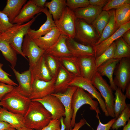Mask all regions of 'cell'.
Here are the masks:
<instances>
[{"mask_svg":"<svg viewBox=\"0 0 130 130\" xmlns=\"http://www.w3.org/2000/svg\"><path fill=\"white\" fill-rule=\"evenodd\" d=\"M24 118L25 127L36 130L42 129L52 119L51 114L41 103L33 100Z\"/></svg>","mask_w":130,"mask_h":130,"instance_id":"cell-1","label":"cell"},{"mask_svg":"<svg viewBox=\"0 0 130 130\" xmlns=\"http://www.w3.org/2000/svg\"><path fill=\"white\" fill-rule=\"evenodd\" d=\"M41 13L37 14L33 18L25 24H17L10 28L4 33H2L0 38L7 40L17 54L21 55L27 59L22 53L21 47L24 38L27 34L28 29L37 17Z\"/></svg>","mask_w":130,"mask_h":130,"instance_id":"cell-2","label":"cell"},{"mask_svg":"<svg viewBox=\"0 0 130 130\" xmlns=\"http://www.w3.org/2000/svg\"><path fill=\"white\" fill-rule=\"evenodd\" d=\"M31 100L23 95L15 87L6 94L0 101L3 108L13 113L24 115L27 111Z\"/></svg>","mask_w":130,"mask_h":130,"instance_id":"cell-3","label":"cell"},{"mask_svg":"<svg viewBox=\"0 0 130 130\" xmlns=\"http://www.w3.org/2000/svg\"><path fill=\"white\" fill-rule=\"evenodd\" d=\"M93 98L89 93L86 92L81 88L77 87L72 98V108L73 114L70 123L71 128L73 127L76 123V118L78 110L84 104L89 105L90 109L95 111L97 114L101 113L98 107V101L93 100Z\"/></svg>","mask_w":130,"mask_h":130,"instance_id":"cell-4","label":"cell"},{"mask_svg":"<svg viewBox=\"0 0 130 130\" xmlns=\"http://www.w3.org/2000/svg\"><path fill=\"white\" fill-rule=\"evenodd\" d=\"M94 86L100 91L104 100L109 116L115 117L114 104L115 97L113 90L106 81L96 71L91 81Z\"/></svg>","mask_w":130,"mask_h":130,"instance_id":"cell-5","label":"cell"},{"mask_svg":"<svg viewBox=\"0 0 130 130\" xmlns=\"http://www.w3.org/2000/svg\"><path fill=\"white\" fill-rule=\"evenodd\" d=\"M77 19L73 10L66 6L59 19L54 22L61 34L74 39L76 34Z\"/></svg>","mask_w":130,"mask_h":130,"instance_id":"cell-6","label":"cell"},{"mask_svg":"<svg viewBox=\"0 0 130 130\" xmlns=\"http://www.w3.org/2000/svg\"><path fill=\"white\" fill-rule=\"evenodd\" d=\"M99 38L91 24L82 20L77 18L75 38L86 45L93 47L95 45Z\"/></svg>","mask_w":130,"mask_h":130,"instance_id":"cell-7","label":"cell"},{"mask_svg":"<svg viewBox=\"0 0 130 130\" xmlns=\"http://www.w3.org/2000/svg\"><path fill=\"white\" fill-rule=\"evenodd\" d=\"M21 49L23 55L28 58L29 69L31 73L41 58L44 54L46 50L38 46L33 40L27 34L25 35L24 38Z\"/></svg>","mask_w":130,"mask_h":130,"instance_id":"cell-8","label":"cell"},{"mask_svg":"<svg viewBox=\"0 0 130 130\" xmlns=\"http://www.w3.org/2000/svg\"><path fill=\"white\" fill-rule=\"evenodd\" d=\"M114 72V84L124 92L126 86L130 82V58L120 59L117 65Z\"/></svg>","mask_w":130,"mask_h":130,"instance_id":"cell-9","label":"cell"},{"mask_svg":"<svg viewBox=\"0 0 130 130\" xmlns=\"http://www.w3.org/2000/svg\"><path fill=\"white\" fill-rule=\"evenodd\" d=\"M69 86H76L88 91L98 100L102 111L106 117L109 116L104 100L99 92L92 84L91 81L81 76H74L69 84Z\"/></svg>","mask_w":130,"mask_h":130,"instance_id":"cell-10","label":"cell"},{"mask_svg":"<svg viewBox=\"0 0 130 130\" xmlns=\"http://www.w3.org/2000/svg\"><path fill=\"white\" fill-rule=\"evenodd\" d=\"M77 88L74 86H69L66 90L63 93H53L51 94L57 97L63 105L65 109V118L64 122L66 127L65 130L71 129L70 123L73 116L72 101L73 95Z\"/></svg>","mask_w":130,"mask_h":130,"instance_id":"cell-11","label":"cell"},{"mask_svg":"<svg viewBox=\"0 0 130 130\" xmlns=\"http://www.w3.org/2000/svg\"><path fill=\"white\" fill-rule=\"evenodd\" d=\"M57 75L48 81L35 79L32 84V92L29 97L30 99L32 100L42 98L54 93Z\"/></svg>","mask_w":130,"mask_h":130,"instance_id":"cell-12","label":"cell"},{"mask_svg":"<svg viewBox=\"0 0 130 130\" xmlns=\"http://www.w3.org/2000/svg\"><path fill=\"white\" fill-rule=\"evenodd\" d=\"M31 100L41 103L51 114L52 119H60L65 117L64 107L60 100L55 96L51 94L42 98Z\"/></svg>","mask_w":130,"mask_h":130,"instance_id":"cell-13","label":"cell"},{"mask_svg":"<svg viewBox=\"0 0 130 130\" xmlns=\"http://www.w3.org/2000/svg\"><path fill=\"white\" fill-rule=\"evenodd\" d=\"M13 71L19 85L15 87L17 90L24 96L29 98L32 92L31 77L30 70L20 73L14 68L10 66Z\"/></svg>","mask_w":130,"mask_h":130,"instance_id":"cell-14","label":"cell"},{"mask_svg":"<svg viewBox=\"0 0 130 130\" xmlns=\"http://www.w3.org/2000/svg\"><path fill=\"white\" fill-rule=\"evenodd\" d=\"M130 29V21L121 26L111 36L99 44L93 47L95 58L100 56L117 39Z\"/></svg>","mask_w":130,"mask_h":130,"instance_id":"cell-15","label":"cell"},{"mask_svg":"<svg viewBox=\"0 0 130 130\" xmlns=\"http://www.w3.org/2000/svg\"><path fill=\"white\" fill-rule=\"evenodd\" d=\"M43 9L37 6L32 0L28 1L23 6L18 16L12 22L13 24H23L28 22L34 15L42 12Z\"/></svg>","mask_w":130,"mask_h":130,"instance_id":"cell-16","label":"cell"},{"mask_svg":"<svg viewBox=\"0 0 130 130\" xmlns=\"http://www.w3.org/2000/svg\"><path fill=\"white\" fill-rule=\"evenodd\" d=\"M66 43L72 56L79 58L87 56H95L93 47L79 43L74 39L67 37Z\"/></svg>","mask_w":130,"mask_h":130,"instance_id":"cell-17","label":"cell"},{"mask_svg":"<svg viewBox=\"0 0 130 130\" xmlns=\"http://www.w3.org/2000/svg\"><path fill=\"white\" fill-rule=\"evenodd\" d=\"M95 56H87L77 58L81 76L91 81L96 71Z\"/></svg>","mask_w":130,"mask_h":130,"instance_id":"cell-18","label":"cell"},{"mask_svg":"<svg viewBox=\"0 0 130 130\" xmlns=\"http://www.w3.org/2000/svg\"><path fill=\"white\" fill-rule=\"evenodd\" d=\"M67 38L66 36L61 34L56 43L46 50L44 54L50 55L57 59L72 56L66 44Z\"/></svg>","mask_w":130,"mask_h":130,"instance_id":"cell-19","label":"cell"},{"mask_svg":"<svg viewBox=\"0 0 130 130\" xmlns=\"http://www.w3.org/2000/svg\"><path fill=\"white\" fill-rule=\"evenodd\" d=\"M42 12L46 17V20L37 30L30 28L28 31L27 34L32 39H35L44 36L52 29L56 27L52 16L49 13L47 8L45 7L43 9Z\"/></svg>","mask_w":130,"mask_h":130,"instance_id":"cell-20","label":"cell"},{"mask_svg":"<svg viewBox=\"0 0 130 130\" xmlns=\"http://www.w3.org/2000/svg\"><path fill=\"white\" fill-rule=\"evenodd\" d=\"M74 76L61 63L55 81L54 93L64 92L69 86V83Z\"/></svg>","mask_w":130,"mask_h":130,"instance_id":"cell-21","label":"cell"},{"mask_svg":"<svg viewBox=\"0 0 130 130\" xmlns=\"http://www.w3.org/2000/svg\"><path fill=\"white\" fill-rule=\"evenodd\" d=\"M102 11V8L91 5L73 10L76 18L91 24Z\"/></svg>","mask_w":130,"mask_h":130,"instance_id":"cell-22","label":"cell"},{"mask_svg":"<svg viewBox=\"0 0 130 130\" xmlns=\"http://www.w3.org/2000/svg\"><path fill=\"white\" fill-rule=\"evenodd\" d=\"M120 60L113 58L105 61L97 68L96 71L102 76H105L108 78L110 86L113 91H115L117 87L115 85L113 75L117 64Z\"/></svg>","mask_w":130,"mask_h":130,"instance_id":"cell-23","label":"cell"},{"mask_svg":"<svg viewBox=\"0 0 130 130\" xmlns=\"http://www.w3.org/2000/svg\"><path fill=\"white\" fill-rule=\"evenodd\" d=\"M0 120L6 122L18 130L25 126L24 115L0 108Z\"/></svg>","mask_w":130,"mask_h":130,"instance_id":"cell-24","label":"cell"},{"mask_svg":"<svg viewBox=\"0 0 130 130\" xmlns=\"http://www.w3.org/2000/svg\"><path fill=\"white\" fill-rule=\"evenodd\" d=\"M31 74L32 84L36 79L46 81L51 80L52 77L47 65L44 54L41 58Z\"/></svg>","mask_w":130,"mask_h":130,"instance_id":"cell-25","label":"cell"},{"mask_svg":"<svg viewBox=\"0 0 130 130\" xmlns=\"http://www.w3.org/2000/svg\"><path fill=\"white\" fill-rule=\"evenodd\" d=\"M61 34L60 31L56 27L52 29L44 36L33 40L40 48L46 50L56 43Z\"/></svg>","mask_w":130,"mask_h":130,"instance_id":"cell-26","label":"cell"},{"mask_svg":"<svg viewBox=\"0 0 130 130\" xmlns=\"http://www.w3.org/2000/svg\"><path fill=\"white\" fill-rule=\"evenodd\" d=\"M27 1V0H7L6 6L1 11L7 16L12 23Z\"/></svg>","mask_w":130,"mask_h":130,"instance_id":"cell-27","label":"cell"},{"mask_svg":"<svg viewBox=\"0 0 130 130\" xmlns=\"http://www.w3.org/2000/svg\"><path fill=\"white\" fill-rule=\"evenodd\" d=\"M0 50L5 59L11 64V66L14 68L17 62V54L8 41L0 38Z\"/></svg>","mask_w":130,"mask_h":130,"instance_id":"cell-28","label":"cell"},{"mask_svg":"<svg viewBox=\"0 0 130 130\" xmlns=\"http://www.w3.org/2000/svg\"><path fill=\"white\" fill-rule=\"evenodd\" d=\"M66 1L65 0H52L46 3L45 7L48 8L54 21L58 20L61 15L66 6Z\"/></svg>","mask_w":130,"mask_h":130,"instance_id":"cell-29","label":"cell"},{"mask_svg":"<svg viewBox=\"0 0 130 130\" xmlns=\"http://www.w3.org/2000/svg\"><path fill=\"white\" fill-rule=\"evenodd\" d=\"M108 11L110 15L109 20L104 28L101 36L95 45L108 38L117 30L116 27L115 17V10H111Z\"/></svg>","mask_w":130,"mask_h":130,"instance_id":"cell-30","label":"cell"},{"mask_svg":"<svg viewBox=\"0 0 130 130\" xmlns=\"http://www.w3.org/2000/svg\"><path fill=\"white\" fill-rule=\"evenodd\" d=\"M115 17L117 29L121 26L130 21V4L125 5L116 9Z\"/></svg>","mask_w":130,"mask_h":130,"instance_id":"cell-31","label":"cell"},{"mask_svg":"<svg viewBox=\"0 0 130 130\" xmlns=\"http://www.w3.org/2000/svg\"><path fill=\"white\" fill-rule=\"evenodd\" d=\"M57 59L67 71L75 76H81L77 58L71 56Z\"/></svg>","mask_w":130,"mask_h":130,"instance_id":"cell-32","label":"cell"},{"mask_svg":"<svg viewBox=\"0 0 130 130\" xmlns=\"http://www.w3.org/2000/svg\"><path fill=\"white\" fill-rule=\"evenodd\" d=\"M114 94V111L115 117L117 119L126 106V97L121 89L118 87L115 91Z\"/></svg>","mask_w":130,"mask_h":130,"instance_id":"cell-33","label":"cell"},{"mask_svg":"<svg viewBox=\"0 0 130 130\" xmlns=\"http://www.w3.org/2000/svg\"><path fill=\"white\" fill-rule=\"evenodd\" d=\"M116 47L114 58L120 60L124 58H130V46L122 37L115 41Z\"/></svg>","mask_w":130,"mask_h":130,"instance_id":"cell-34","label":"cell"},{"mask_svg":"<svg viewBox=\"0 0 130 130\" xmlns=\"http://www.w3.org/2000/svg\"><path fill=\"white\" fill-rule=\"evenodd\" d=\"M108 11L102 10L91 24L100 37L109 20Z\"/></svg>","mask_w":130,"mask_h":130,"instance_id":"cell-35","label":"cell"},{"mask_svg":"<svg viewBox=\"0 0 130 130\" xmlns=\"http://www.w3.org/2000/svg\"><path fill=\"white\" fill-rule=\"evenodd\" d=\"M130 117V104H127L118 117L116 119L111 127L113 130H117L122 126H124Z\"/></svg>","mask_w":130,"mask_h":130,"instance_id":"cell-36","label":"cell"},{"mask_svg":"<svg viewBox=\"0 0 130 130\" xmlns=\"http://www.w3.org/2000/svg\"><path fill=\"white\" fill-rule=\"evenodd\" d=\"M115 47V41L101 55L95 58L97 68L107 60L114 58Z\"/></svg>","mask_w":130,"mask_h":130,"instance_id":"cell-37","label":"cell"},{"mask_svg":"<svg viewBox=\"0 0 130 130\" xmlns=\"http://www.w3.org/2000/svg\"><path fill=\"white\" fill-rule=\"evenodd\" d=\"M44 55L47 65L53 77L57 74L61 63L58 59L50 55Z\"/></svg>","mask_w":130,"mask_h":130,"instance_id":"cell-38","label":"cell"},{"mask_svg":"<svg viewBox=\"0 0 130 130\" xmlns=\"http://www.w3.org/2000/svg\"><path fill=\"white\" fill-rule=\"evenodd\" d=\"M130 4V0H109L102 8V10L108 11L112 9H116L125 5Z\"/></svg>","mask_w":130,"mask_h":130,"instance_id":"cell-39","label":"cell"},{"mask_svg":"<svg viewBox=\"0 0 130 130\" xmlns=\"http://www.w3.org/2000/svg\"><path fill=\"white\" fill-rule=\"evenodd\" d=\"M10 22L7 16L0 10V32H5L10 28L15 26Z\"/></svg>","mask_w":130,"mask_h":130,"instance_id":"cell-40","label":"cell"},{"mask_svg":"<svg viewBox=\"0 0 130 130\" xmlns=\"http://www.w3.org/2000/svg\"><path fill=\"white\" fill-rule=\"evenodd\" d=\"M66 4V6L73 10L90 5L88 0H67Z\"/></svg>","mask_w":130,"mask_h":130,"instance_id":"cell-41","label":"cell"},{"mask_svg":"<svg viewBox=\"0 0 130 130\" xmlns=\"http://www.w3.org/2000/svg\"><path fill=\"white\" fill-rule=\"evenodd\" d=\"M3 64L0 63V82L12 85L14 87L18 86V84L11 79L9 76L11 75L2 69Z\"/></svg>","mask_w":130,"mask_h":130,"instance_id":"cell-42","label":"cell"},{"mask_svg":"<svg viewBox=\"0 0 130 130\" xmlns=\"http://www.w3.org/2000/svg\"><path fill=\"white\" fill-rule=\"evenodd\" d=\"M15 87L0 82V101L6 94L12 91Z\"/></svg>","mask_w":130,"mask_h":130,"instance_id":"cell-43","label":"cell"},{"mask_svg":"<svg viewBox=\"0 0 130 130\" xmlns=\"http://www.w3.org/2000/svg\"><path fill=\"white\" fill-rule=\"evenodd\" d=\"M60 119H52L46 126L40 130H61Z\"/></svg>","mask_w":130,"mask_h":130,"instance_id":"cell-44","label":"cell"},{"mask_svg":"<svg viewBox=\"0 0 130 130\" xmlns=\"http://www.w3.org/2000/svg\"><path fill=\"white\" fill-rule=\"evenodd\" d=\"M96 116L99 121L96 130H110L113 124L116 119L115 118L111 120L106 124H103L101 122L98 115L97 114Z\"/></svg>","mask_w":130,"mask_h":130,"instance_id":"cell-45","label":"cell"},{"mask_svg":"<svg viewBox=\"0 0 130 130\" xmlns=\"http://www.w3.org/2000/svg\"><path fill=\"white\" fill-rule=\"evenodd\" d=\"M109 0H89L90 4L99 6L103 8L107 3Z\"/></svg>","mask_w":130,"mask_h":130,"instance_id":"cell-46","label":"cell"},{"mask_svg":"<svg viewBox=\"0 0 130 130\" xmlns=\"http://www.w3.org/2000/svg\"><path fill=\"white\" fill-rule=\"evenodd\" d=\"M86 124L87 122L84 119H81L79 122L75 124L73 129L67 130H79L82 126Z\"/></svg>","mask_w":130,"mask_h":130,"instance_id":"cell-47","label":"cell"},{"mask_svg":"<svg viewBox=\"0 0 130 130\" xmlns=\"http://www.w3.org/2000/svg\"><path fill=\"white\" fill-rule=\"evenodd\" d=\"M33 3L37 7L43 9L45 8V5L46 0H32Z\"/></svg>","mask_w":130,"mask_h":130,"instance_id":"cell-48","label":"cell"},{"mask_svg":"<svg viewBox=\"0 0 130 130\" xmlns=\"http://www.w3.org/2000/svg\"><path fill=\"white\" fill-rule=\"evenodd\" d=\"M122 37L126 43L130 46V29L125 32Z\"/></svg>","mask_w":130,"mask_h":130,"instance_id":"cell-49","label":"cell"},{"mask_svg":"<svg viewBox=\"0 0 130 130\" xmlns=\"http://www.w3.org/2000/svg\"><path fill=\"white\" fill-rule=\"evenodd\" d=\"M11 127H13L7 123L0 120V130H5Z\"/></svg>","mask_w":130,"mask_h":130,"instance_id":"cell-50","label":"cell"},{"mask_svg":"<svg viewBox=\"0 0 130 130\" xmlns=\"http://www.w3.org/2000/svg\"><path fill=\"white\" fill-rule=\"evenodd\" d=\"M125 90L126 93L125 94L126 98L130 99V82L126 86Z\"/></svg>","mask_w":130,"mask_h":130,"instance_id":"cell-51","label":"cell"},{"mask_svg":"<svg viewBox=\"0 0 130 130\" xmlns=\"http://www.w3.org/2000/svg\"><path fill=\"white\" fill-rule=\"evenodd\" d=\"M63 117H62L60 119L61 124V130H65L66 127L64 122Z\"/></svg>","mask_w":130,"mask_h":130,"instance_id":"cell-52","label":"cell"},{"mask_svg":"<svg viewBox=\"0 0 130 130\" xmlns=\"http://www.w3.org/2000/svg\"><path fill=\"white\" fill-rule=\"evenodd\" d=\"M123 130H130V120L128 121L127 124L124 126Z\"/></svg>","mask_w":130,"mask_h":130,"instance_id":"cell-53","label":"cell"},{"mask_svg":"<svg viewBox=\"0 0 130 130\" xmlns=\"http://www.w3.org/2000/svg\"><path fill=\"white\" fill-rule=\"evenodd\" d=\"M18 130H34L24 126L20 128Z\"/></svg>","mask_w":130,"mask_h":130,"instance_id":"cell-54","label":"cell"},{"mask_svg":"<svg viewBox=\"0 0 130 130\" xmlns=\"http://www.w3.org/2000/svg\"><path fill=\"white\" fill-rule=\"evenodd\" d=\"M5 130H17L13 127H11L7 128Z\"/></svg>","mask_w":130,"mask_h":130,"instance_id":"cell-55","label":"cell"},{"mask_svg":"<svg viewBox=\"0 0 130 130\" xmlns=\"http://www.w3.org/2000/svg\"><path fill=\"white\" fill-rule=\"evenodd\" d=\"M0 106H2V104L1 102H0V108L1 107Z\"/></svg>","mask_w":130,"mask_h":130,"instance_id":"cell-56","label":"cell"},{"mask_svg":"<svg viewBox=\"0 0 130 130\" xmlns=\"http://www.w3.org/2000/svg\"><path fill=\"white\" fill-rule=\"evenodd\" d=\"M1 34H2V33L1 32H0V36L1 35Z\"/></svg>","mask_w":130,"mask_h":130,"instance_id":"cell-57","label":"cell"},{"mask_svg":"<svg viewBox=\"0 0 130 130\" xmlns=\"http://www.w3.org/2000/svg\"></svg>","mask_w":130,"mask_h":130,"instance_id":"cell-58","label":"cell"}]
</instances>
